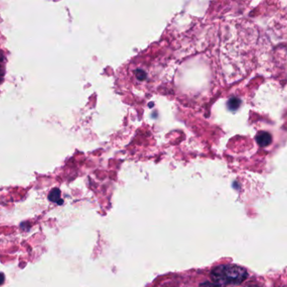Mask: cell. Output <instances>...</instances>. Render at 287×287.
<instances>
[{
    "mask_svg": "<svg viewBox=\"0 0 287 287\" xmlns=\"http://www.w3.org/2000/svg\"><path fill=\"white\" fill-rule=\"evenodd\" d=\"M248 276L246 269L235 264L217 266L211 272L212 280L216 286L240 284Z\"/></svg>",
    "mask_w": 287,
    "mask_h": 287,
    "instance_id": "obj_1",
    "label": "cell"
},
{
    "mask_svg": "<svg viewBox=\"0 0 287 287\" xmlns=\"http://www.w3.org/2000/svg\"><path fill=\"white\" fill-rule=\"evenodd\" d=\"M256 141L258 142V145L260 147H267L269 146L272 142V135L269 132H261L256 136Z\"/></svg>",
    "mask_w": 287,
    "mask_h": 287,
    "instance_id": "obj_2",
    "label": "cell"
},
{
    "mask_svg": "<svg viewBox=\"0 0 287 287\" xmlns=\"http://www.w3.org/2000/svg\"><path fill=\"white\" fill-rule=\"evenodd\" d=\"M60 191L58 189H53L49 194V200L52 202L58 203V204H62V200H60Z\"/></svg>",
    "mask_w": 287,
    "mask_h": 287,
    "instance_id": "obj_3",
    "label": "cell"
},
{
    "mask_svg": "<svg viewBox=\"0 0 287 287\" xmlns=\"http://www.w3.org/2000/svg\"><path fill=\"white\" fill-rule=\"evenodd\" d=\"M228 108L232 111H234V110H237L240 106V100L237 99V98H232L230 99L228 103Z\"/></svg>",
    "mask_w": 287,
    "mask_h": 287,
    "instance_id": "obj_4",
    "label": "cell"
},
{
    "mask_svg": "<svg viewBox=\"0 0 287 287\" xmlns=\"http://www.w3.org/2000/svg\"><path fill=\"white\" fill-rule=\"evenodd\" d=\"M201 287H218L215 285L214 284H211V283H208V282H206V283H204V284H201Z\"/></svg>",
    "mask_w": 287,
    "mask_h": 287,
    "instance_id": "obj_5",
    "label": "cell"
},
{
    "mask_svg": "<svg viewBox=\"0 0 287 287\" xmlns=\"http://www.w3.org/2000/svg\"><path fill=\"white\" fill-rule=\"evenodd\" d=\"M4 275L2 273H0V285L4 284Z\"/></svg>",
    "mask_w": 287,
    "mask_h": 287,
    "instance_id": "obj_6",
    "label": "cell"
},
{
    "mask_svg": "<svg viewBox=\"0 0 287 287\" xmlns=\"http://www.w3.org/2000/svg\"><path fill=\"white\" fill-rule=\"evenodd\" d=\"M246 287H257V286H253V285H250V286H246Z\"/></svg>",
    "mask_w": 287,
    "mask_h": 287,
    "instance_id": "obj_7",
    "label": "cell"
},
{
    "mask_svg": "<svg viewBox=\"0 0 287 287\" xmlns=\"http://www.w3.org/2000/svg\"><path fill=\"white\" fill-rule=\"evenodd\" d=\"M0 79H1V73H0Z\"/></svg>",
    "mask_w": 287,
    "mask_h": 287,
    "instance_id": "obj_8",
    "label": "cell"
}]
</instances>
